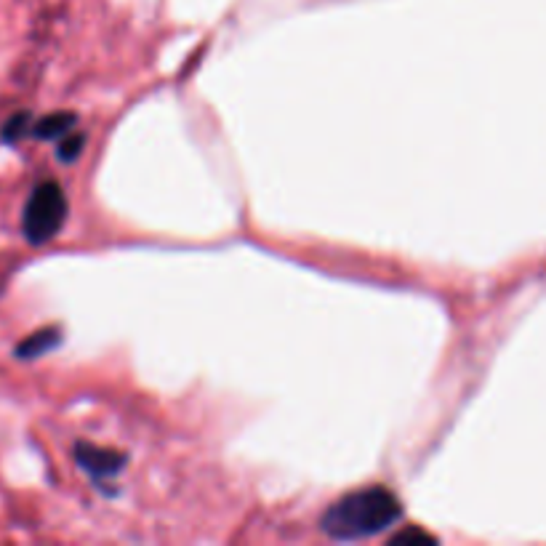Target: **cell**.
<instances>
[{
  "label": "cell",
  "mask_w": 546,
  "mask_h": 546,
  "mask_svg": "<svg viewBox=\"0 0 546 546\" xmlns=\"http://www.w3.org/2000/svg\"><path fill=\"white\" fill-rule=\"evenodd\" d=\"M403 517V504L384 485L344 493L320 517V531L333 541H360L379 536Z\"/></svg>",
  "instance_id": "1"
},
{
  "label": "cell",
  "mask_w": 546,
  "mask_h": 546,
  "mask_svg": "<svg viewBox=\"0 0 546 546\" xmlns=\"http://www.w3.org/2000/svg\"><path fill=\"white\" fill-rule=\"evenodd\" d=\"M67 214H70V203H67V192L62 190V184L56 179L35 184L22 211V232L27 243L46 246L48 240H54L62 232Z\"/></svg>",
  "instance_id": "2"
},
{
  "label": "cell",
  "mask_w": 546,
  "mask_h": 546,
  "mask_svg": "<svg viewBox=\"0 0 546 546\" xmlns=\"http://www.w3.org/2000/svg\"><path fill=\"white\" fill-rule=\"evenodd\" d=\"M75 461H78V467L86 472L94 485L102 488V483L107 480H115V477L123 472V467L128 464L126 453L115 451V448H104V445H94V443H78L75 445Z\"/></svg>",
  "instance_id": "3"
},
{
  "label": "cell",
  "mask_w": 546,
  "mask_h": 546,
  "mask_svg": "<svg viewBox=\"0 0 546 546\" xmlns=\"http://www.w3.org/2000/svg\"><path fill=\"white\" fill-rule=\"evenodd\" d=\"M75 123H78L75 112H51V115H43L40 120H35L32 136L40 139V142H59L62 136L70 134Z\"/></svg>",
  "instance_id": "4"
},
{
  "label": "cell",
  "mask_w": 546,
  "mask_h": 546,
  "mask_svg": "<svg viewBox=\"0 0 546 546\" xmlns=\"http://www.w3.org/2000/svg\"><path fill=\"white\" fill-rule=\"evenodd\" d=\"M59 344H62V331L59 328H43V331H35L32 336L16 344V357L19 360H38Z\"/></svg>",
  "instance_id": "5"
},
{
  "label": "cell",
  "mask_w": 546,
  "mask_h": 546,
  "mask_svg": "<svg viewBox=\"0 0 546 546\" xmlns=\"http://www.w3.org/2000/svg\"><path fill=\"white\" fill-rule=\"evenodd\" d=\"M30 123H32L30 112H27V110L16 112V115H11V118H8L6 123H3V128H0V139H3V142H6V144L19 142L22 136L32 134Z\"/></svg>",
  "instance_id": "6"
},
{
  "label": "cell",
  "mask_w": 546,
  "mask_h": 546,
  "mask_svg": "<svg viewBox=\"0 0 546 546\" xmlns=\"http://www.w3.org/2000/svg\"><path fill=\"white\" fill-rule=\"evenodd\" d=\"M86 147V136L83 134H67L59 139V147H56V158L62 163H75L80 158V152Z\"/></svg>",
  "instance_id": "7"
},
{
  "label": "cell",
  "mask_w": 546,
  "mask_h": 546,
  "mask_svg": "<svg viewBox=\"0 0 546 546\" xmlns=\"http://www.w3.org/2000/svg\"><path fill=\"white\" fill-rule=\"evenodd\" d=\"M411 541H416V544H435V536H429V533L419 531V528H408V531L395 533L389 539V544H411Z\"/></svg>",
  "instance_id": "8"
}]
</instances>
